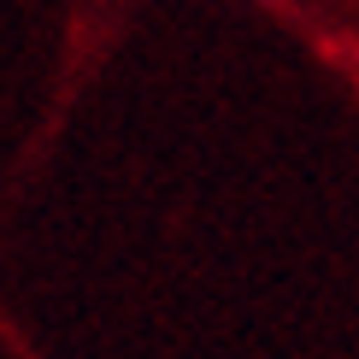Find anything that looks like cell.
<instances>
[{
    "label": "cell",
    "mask_w": 359,
    "mask_h": 359,
    "mask_svg": "<svg viewBox=\"0 0 359 359\" xmlns=\"http://www.w3.org/2000/svg\"><path fill=\"white\" fill-rule=\"evenodd\" d=\"M265 6H277V0H265Z\"/></svg>",
    "instance_id": "cell-1"
}]
</instances>
